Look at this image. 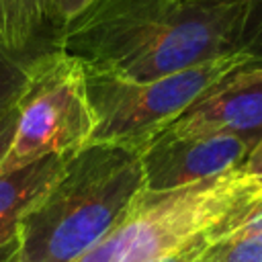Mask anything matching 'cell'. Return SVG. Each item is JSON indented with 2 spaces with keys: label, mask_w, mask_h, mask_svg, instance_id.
Masks as SVG:
<instances>
[{
  "label": "cell",
  "mask_w": 262,
  "mask_h": 262,
  "mask_svg": "<svg viewBox=\"0 0 262 262\" xmlns=\"http://www.w3.org/2000/svg\"><path fill=\"white\" fill-rule=\"evenodd\" d=\"M57 49L88 74L131 82L235 53L262 57V0H96L61 27Z\"/></svg>",
  "instance_id": "obj_1"
},
{
  "label": "cell",
  "mask_w": 262,
  "mask_h": 262,
  "mask_svg": "<svg viewBox=\"0 0 262 262\" xmlns=\"http://www.w3.org/2000/svg\"><path fill=\"white\" fill-rule=\"evenodd\" d=\"M141 190L143 170L135 149L86 145L70 156L20 219V262H78L125 217Z\"/></svg>",
  "instance_id": "obj_2"
},
{
  "label": "cell",
  "mask_w": 262,
  "mask_h": 262,
  "mask_svg": "<svg viewBox=\"0 0 262 262\" xmlns=\"http://www.w3.org/2000/svg\"><path fill=\"white\" fill-rule=\"evenodd\" d=\"M262 196V174L242 168L172 190H141L125 217L78 262H156L211 231H223Z\"/></svg>",
  "instance_id": "obj_3"
},
{
  "label": "cell",
  "mask_w": 262,
  "mask_h": 262,
  "mask_svg": "<svg viewBox=\"0 0 262 262\" xmlns=\"http://www.w3.org/2000/svg\"><path fill=\"white\" fill-rule=\"evenodd\" d=\"M252 66H262V57L235 53L145 82L86 72V92L94 115L90 143H117L139 154L190 104Z\"/></svg>",
  "instance_id": "obj_4"
},
{
  "label": "cell",
  "mask_w": 262,
  "mask_h": 262,
  "mask_svg": "<svg viewBox=\"0 0 262 262\" xmlns=\"http://www.w3.org/2000/svg\"><path fill=\"white\" fill-rule=\"evenodd\" d=\"M16 113V135L0 164V176L45 156H74L84 149L94 115L82 63L61 49L37 55L29 66Z\"/></svg>",
  "instance_id": "obj_5"
},
{
  "label": "cell",
  "mask_w": 262,
  "mask_h": 262,
  "mask_svg": "<svg viewBox=\"0 0 262 262\" xmlns=\"http://www.w3.org/2000/svg\"><path fill=\"white\" fill-rule=\"evenodd\" d=\"M252 145L227 133H158L141 151L143 188L172 190L239 168Z\"/></svg>",
  "instance_id": "obj_6"
},
{
  "label": "cell",
  "mask_w": 262,
  "mask_h": 262,
  "mask_svg": "<svg viewBox=\"0 0 262 262\" xmlns=\"http://www.w3.org/2000/svg\"><path fill=\"white\" fill-rule=\"evenodd\" d=\"M164 131L227 133L246 139L254 149L262 139V66L229 76L190 104Z\"/></svg>",
  "instance_id": "obj_7"
},
{
  "label": "cell",
  "mask_w": 262,
  "mask_h": 262,
  "mask_svg": "<svg viewBox=\"0 0 262 262\" xmlns=\"http://www.w3.org/2000/svg\"><path fill=\"white\" fill-rule=\"evenodd\" d=\"M57 35L51 0H0V49L37 57L57 49Z\"/></svg>",
  "instance_id": "obj_8"
},
{
  "label": "cell",
  "mask_w": 262,
  "mask_h": 262,
  "mask_svg": "<svg viewBox=\"0 0 262 262\" xmlns=\"http://www.w3.org/2000/svg\"><path fill=\"white\" fill-rule=\"evenodd\" d=\"M70 156H45L0 176V246L16 237L25 213L45 194Z\"/></svg>",
  "instance_id": "obj_9"
},
{
  "label": "cell",
  "mask_w": 262,
  "mask_h": 262,
  "mask_svg": "<svg viewBox=\"0 0 262 262\" xmlns=\"http://www.w3.org/2000/svg\"><path fill=\"white\" fill-rule=\"evenodd\" d=\"M33 59L35 57H20L0 49V117L18 102Z\"/></svg>",
  "instance_id": "obj_10"
},
{
  "label": "cell",
  "mask_w": 262,
  "mask_h": 262,
  "mask_svg": "<svg viewBox=\"0 0 262 262\" xmlns=\"http://www.w3.org/2000/svg\"><path fill=\"white\" fill-rule=\"evenodd\" d=\"M215 262H262V239L233 237L221 242Z\"/></svg>",
  "instance_id": "obj_11"
},
{
  "label": "cell",
  "mask_w": 262,
  "mask_h": 262,
  "mask_svg": "<svg viewBox=\"0 0 262 262\" xmlns=\"http://www.w3.org/2000/svg\"><path fill=\"white\" fill-rule=\"evenodd\" d=\"M233 237H260L262 239V196L256 199L239 219H235L221 235V242ZM219 242V244H221Z\"/></svg>",
  "instance_id": "obj_12"
},
{
  "label": "cell",
  "mask_w": 262,
  "mask_h": 262,
  "mask_svg": "<svg viewBox=\"0 0 262 262\" xmlns=\"http://www.w3.org/2000/svg\"><path fill=\"white\" fill-rule=\"evenodd\" d=\"M209 233H211V231L199 233L196 237H192L190 242H186L182 248H178V250H174V252L162 256V258L156 260V262H196L199 258H203V256L211 250V246H215V244L211 242V235H209Z\"/></svg>",
  "instance_id": "obj_13"
},
{
  "label": "cell",
  "mask_w": 262,
  "mask_h": 262,
  "mask_svg": "<svg viewBox=\"0 0 262 262\" xmlns=\"http://www.w3.org/2000/svg\"><path fill=\"white\" fill-rule=\"evenodd\" d=\"M96 0H51V10H53V16L59 25V31L63 25H68L72 18L82 14Z\"/></svg>",
  "instance_id": "obj_14"
},
{
  "label": "cell",
  "mask_w": 262,
  "mask_h": 262,
  "mask_svg": "<svg viewBox=\"0 0 262 262\" xmlns=\"http://www.w3.org/2000/svg\"><path fill=\"white\" fill-rule=\"evenodd\" d=\"M16 121H18V113H16V104L0 117V164L4 162V158L8 156L14 135H16Z\"/></svg>",
  "instance_id": "obj_15"
},
{
  "label": "cell",
  "mask_w": 262,
  "mask_h": 262,
  "mask_svg": "<svg viewBox=\"0 0 262 262\" xmlns=\"http://www.w3.org/2000/svg\"><path fill=\"white\" fill-rule=\"evenodd\" d=\"M248 174H262V139L256 143V147L248 154L246 162L239 166Z\"/></svg>",
  "instance_id": "obj_16"
},
{
  "label": "cell",
  "mask_w": 262,
  "mask_h": 262,
  "mask_svg": "<svg viewBox=\"0 0 262 262\" xmlns=\"http://www.w3.org/2000/svg\"><path fill=\"white\" fill-rule=\"evenodd\" d=\"M0 262H20V244H18V235L0 246Z\"/></svg>",
  "instance_id": "obj_17"
},
{
  "label": "cell",
  "mask_w": 262,
  "mask_h": 262,
  "mask_svg": "<svg viewBox=\"0 0 262 262\" xmlns=\"http://www.w3.org/2000/svg\"><path fill=\"white\" fill-rule=\"evenodd\" d=\"M217 250H219V244H215V246H211V250L203 256V258H199L196 262H215V258H217Z\"/></svg>",
  "instance_id": "obj_18"
}]
</instances>
